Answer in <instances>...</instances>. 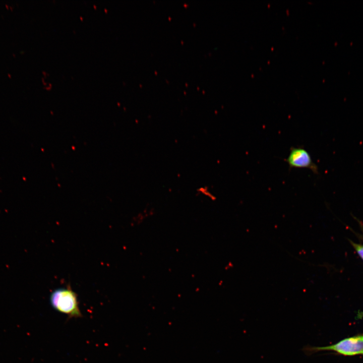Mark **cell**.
Listing matches in <instances>:
<instances>
[{
  "label": "cell",
  "mask_w": 363,
  "mask_h": 363,
  "mask_svg": "<svg viewBox=\"0 0 363 363\" xmlns=\"http://www.w3.org/2000/svg\"><path fill=\"white\" fill-rule=\"evenodd\" d=\"M49 302L53 309L67 315L69 319L82 317L77 294L70 286L53 290L49 296Z\"/></svg>",
  "instance_id": "6da1fadb"
},
{
  "label": "cell",
  "mask_w": 363,
  "mask_h": 363,
  "mask_svg": "<svg viewBox=\"0 0 363 363\" xmlns=\"http://www.w3.org/2000/svg\"><path fill=\"white\" fill-rule=\"evenodd\" d=\"M307 355L323 351H333L345 356L363 355V335H357L341 340L335 344L326 346L307 345L302 348Z\"/></svg>",
  "instance_id": "7a4b0ae2"
},
{
  "label": "cell",
  "mask_w": 363,
  "mask_h": 363,
  "mask_svg": "<svg viewBox=\"0 0 363 363\" xmlns=\"http://www.w3.org/2000/svg\"><path fill=\"white\" fill-rule=\"evenodd\" d=\"M286 161L290 168H308L315 174H318L317 165L313 162L308 151L302 147H291Z\"/></svg>",
  "instance_id": "3957f363"
},
{
  "label": "cell",
  "mask_w": 363,
  "mask_h": 363,
  "mask_svg": "<svg viewBox=\"0 0 363 363\" xmlns=\"http://www.w3.org/2000/svg\"><path fill=\"white\" fill-rule=\"evenodd\" d=\"M197 191L200 194H202L203 195L206 196V197H208L213 200L215 198L213 194L209 191V189L207 187H202L198 189Z\"/></svg>",
  "instance_id": "277c9868"
},
{
  "label": "cell",
  "mask_w": 363,
  "mask_h": 363,
  "mask_svg": "<svg viewBox=\"0 0 363 363\" xmlns=\"http://www.w3.org/2000/svg\"><path fill=\"white\" fill-rule=\"evenodd\" d=\"M351 244L354 249L356 250L358 255L363 259V250L360 248L359 245L353 243L352 242L351 243Z\"/></svg>",
  "instance_id": "5b68a950"
}]
</instances>
